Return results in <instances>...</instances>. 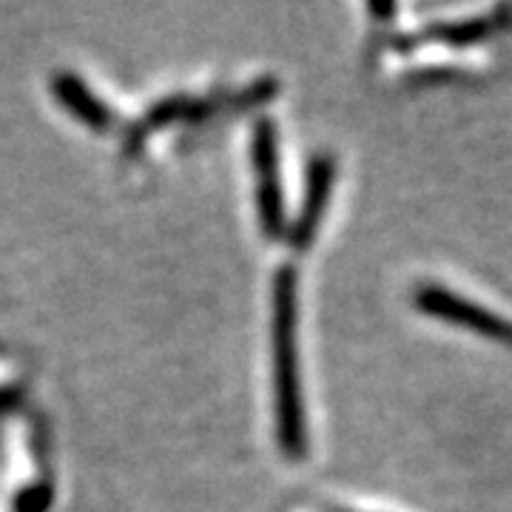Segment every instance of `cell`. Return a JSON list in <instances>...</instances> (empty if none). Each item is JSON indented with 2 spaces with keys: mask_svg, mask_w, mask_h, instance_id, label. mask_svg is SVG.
Masks as SVG:
<instances>
[{
  "mask_svg": "<svg viewBox=\"0 0 512 512\" xmlns=\"http://www.w3.org/2000/svg\"><path fill=\"white\" fill-rule=\"evenodd\" d=\"M271 359H274V421L276 441L282 453L305 458L308 424L299 379V348H296V271L279 268L274 276L271 302Z\"/></svg>",
  "mask_w": 512,
  "mask_h": 512,
  "instance_id": "cell-1",
  "label": "cell"
},
{
  "mask_svg": "<svg viewBox=\"0 0 512 512\" xmlns=\"http://www.w3.org/2000/svg\"><path fill=\"white\" fill-rule=\"evenodd\" d=\"M413 305L421 313L447 322V325H456L461 330H473L484 339H495L501 345H510L512 348V322L504 319L501 313L490 311L484 305H478L473 299H464L461 293L450 291L444 285L436 282H424L413 291Z\"/></svg>",
  "mask_w": 512,
  "mask_h": 512,
  "instance_id": "cell-2",
  "label": "cell"
},
{
  "mask_svg": "<svg viewBox=\"0 0 512 512\" xmlns=\"http://www.w3.org/2000/svg\"><path fill=\"white\" fill-rule=\"evenodd\" d=\"M256 183V217L259 228L268 239L285 237V194L279 183V143L276 126L271 120H259L251 140Z\"/></svg>",
  "mask_w": 512,
  "mask_h": 512,
  "instance_id": "cell-3",
  "label": "cell"
},
{
  "mask_svg": "<svg viewBox=\"0 0 512 512\" xmlns=\"http://www.w3.org/2000/svg\"><path fill=\"white\" fill-rule=\"evenodd\" d=\"M333 183H336V160L330 154H316L308 163L299 214L288 231L293 248H308L313 242L319 225H322V217L328 211L330 197H333Z\"/></svg>",
  "mask_w": 512,
  "mask_h": 512,
  "instance_id": "cell-4",
  "label": "cell"
},
{
  "mask_svg": "<svg viewBox=\"0 0 512 512\" xmlns=\"http://www.w3.org/2000/svg\"><path fill=\"white\" fill-rule=\"evenodd\" d=\"M52 94H55L57 103L72 114L74 120H80L83 126H89L92 131H109L114 126V114H111L109 106L77 74H55L52 77Z\"/></svg>",
  "mask_w": 512,
  "mask_h": 512,
  "instance_id": "cell-5",
  "label": "cell"
},
{
  "mask_svg": "<svg viewBox=\"0 0 512 512\" xmlns=\"http://www.w3.org/2000/svg\"><path fill=\"white\" fill-rule=\"evenodd\" d=\"M200 109L197 103H191L188 97H165L160 100L154 109L148 111L146 120H143V128H163L171 126V123H177V120H188V117H194V111Z\"/></svg>",
  "mask_w": 512,
  "mask_h": 512,
  "instance_id": "cell-6",
  "label": "cell"
},
{
  "mask_svg": "<svg viewBox=\"0 0 512 512\" xmlns=\"http://www.w3.org/2000/svg\"><path fill=\"white\" fill-rule=\"evenodd\" d=\"M52 507V487L35 484L18 495V512H46Z\"/></svg>",
  "mask_w": 512,
  "mask_h": 512,
  "instance_id": "cell-7",
  "label": "cell"
},
{
  "mask_svg": "<svg viewBox=\"0 0 512 512\" xmlns=\"http://www.w3.org/2000/svg\"><path fill=\"white\" fill-rule=\"evenodd\" d=\"M487 20H467V23H458V26H447L441 35L456 40V43H470V40H478V37L487 35Z\"/></svg>",
  "mask_w": 512,
  "mask_h": 512,
  "instance_id": "cell-8",
  "label": "cell"
}]
</instances>
